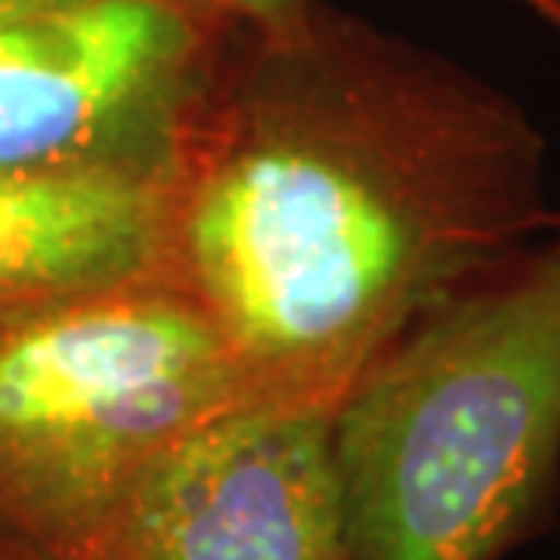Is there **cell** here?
<instances>
[{
  "label": "cell",
  "instance_id": "obj_1",
  "mask_svg": "<svg viewBox=\"0 0 560 560\" xmlns=\"http://www.w3.org/2000/svg\"><path fill=\"white\" fill-rule=\"evenodd\" d=\"M550 219L517 98L317 0L284 33H233L175 175L172 277L255 405L335 411Z\"/></svg>",
  "mask_w": 560,
  "mask_h": 560
},
{
  "label": "cell",
  "instance_id": "obj_10",
  "mask_svg": "<svg viewBox=\"0 0 560 560\" xmlns=\"http://www.w3.org/2000/svg\"><path fill=\"white\" fill-rule=\"evenodd\" d=\"M524 8H532L542 22H550L553 30H560V0H521Z\"/></svg>",
  "mask_w": 560,
  "mask_h": 560
},
{
  "label": "cell",
  "instance_id": "obj_8",
  "mask_svg": "<svg viewBox=\"0 0 560 560\" xmlns=\"http://www.w3.org/2000/svg\"><path fill=\"white\" fill-rule=\"evenodd\" d=\"M59 4H73V0H0V22L33 15V11H44V8H59Z\"/></svg>",
  "mask_w": 560,
  "mask_h": 560
},
{
  "label": "cell",
  "instance_id": "obj_2",
  "mask_svg": "<svg viewBox=\"0 0 560 560\" xmlns=\"http://www.w3.org/2000/svg\"><path fill=\"white\" fill-rule=\"evenodd\" d=\"M350 560H502L560 474V241L425 310L331 411Z\"/></svg>",
  "mask_w": 560,
  "mask_h": 560
},
{
  "label": "cell",
  "instance_id": "obj_9",
  "mask_svg": "<svg viewBox=\"0 0 560 560\" xmlns=\"http://www.w3.org/2000/svg\"><path fill=\"white\" fill-rule=\"evenodd\" d=\"M0 560H48V557H40L37 550H30V546H22L19 539L0 532Z\"/></svg>",
  "mask_w": 560,
  "mask_h": 560
},
{
  "label": "cell",
  "instance_id": "obj_6",
  "mask_svg": "<svg viewBox=\"0 0 560 560\" xmlns=\"http://www.w3.org/2000/svg\"><path fill=\"white\" fill-rule=\"evenodd\" d=\"M175 183L0 175V324L172 277Z\"/></svg>",
  "mask_w": 560,
  "mask_h": 560
},
{
  "label": "cell",
  "instance_id": "obj_3",
  "mask_svg": "<svg viewBox=\"0 0 560 560\" xmlns=\"http://www.w3.org/2000/svg\"><path fill=\"white\" fill-rule=\"evenodd\" d=\"M255 405L175 277L0 324V532L84 560L161 455Z\"/></svg>",
  "mask_w": 560,
  "mask_h": 560
},
{
  "label": "cell",
  "instance_id": "obj_4",
  "mask_svg": "<svg viewBox=\"0 0 560 560\" xmlns=\"http://www.w3.org/2000/svg\"><path fill=\"white\" fill-rule=\"evenodd\" d=\"M233 33L208 0H73L0 22V175L175 183Z\"/></svg>",
  "mask_w": 560,
  "mask_h": 560
},
{
  "label": "cell",
  "instance_id": "obj_11",
  "mask_svg": "<svg viewBox=\"0 0 560 560\" xmlns=\"http://www.w3.org/2000/svg\"><path fill=\"white\" fill-rule=\"evenodd\" d=\"M550 226H553V237L560 241V211H553V219H550Z\"/></svg>",
  "mask_w": 560,
  "mask_h": 560
},
{
  "label": "cell",
  "instance_id": "obj_7",
  "mask_svg": "<svg viewBox=\"0 0 560 560\" xmlns=\"http://www.w3.org/2000/svg\"><path fill=\"white\" fill-rule=\"evenodd\" d=\"M230 26L248 33H284L310 15L317 0H208Z\"/></svg>",
  "mask_w": 560,
  "mask_h": 560
},
{
  "label": "cell",
  "instance_id": "obj_5",
  "mask_svg": "<svg viewBox=\"0 0 560 560\" xmlns=\"http://www.w3.org/2000/svg\"><path fill=\"white\" fill-rule=\"evenodd\" d=\"M84 560H350L331 411L241 405L150 466Z\"/></svg>",
  "mask_w": 560,
  "mask_h": 560
}]
</instances>
